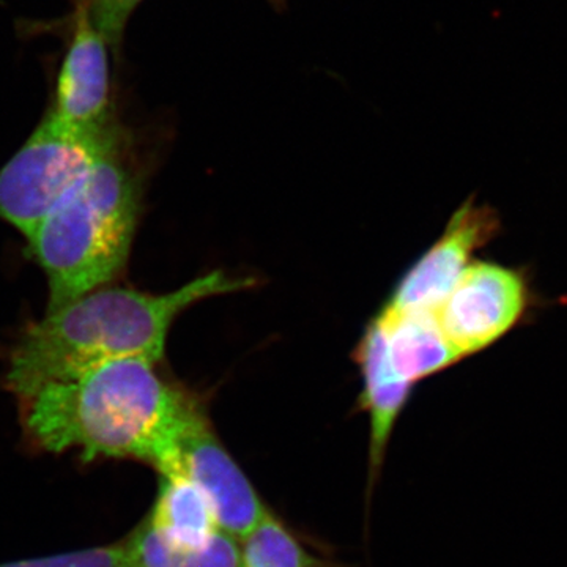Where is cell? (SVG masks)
Listing matches in <instances>:
<instances>
[{"instance_id": "12", "label": "cell", "mask_w": 567, "mask_h": 567, "mask_svg": "<svg viewBox=\"0 0 567 567\" xmlns=\"http://www.w3.org/2000/svg\"><path fill=\"white\" fill-rule=\"evenodd\" d=\"M235 540L218 532L203 546H182L145 522L125 546L132 567H241L240 546Z\"/></svg>"}, {"instance_id": "3", "label": "cell", "mask_w": 567, "mask_h": 567, "mask_svg": "<svg viewBox=\"0 0 567 567\" xmlns=\"http://www.w3.org/2000/svg\"><path fill=\"white\" fill-rule=\"evenodd\" d=\"M140 216V186L123 144L96 159L28 238L55 311L122 274Z\"/></svg>"}, {"instance_id": "14", "label": "cell", "mask_w": 567, "mask_h": 567, "mask_svg": "<svg viewBox=\"0 0 567 567\" xmlns=\"http://www.w3.org/2000/svg\"><path fill=\"white\" fill-rule=\"evenodd\" d=\"M0 567H132L125 544L70 551L54 557L2 563Z\"/></svg>"}, {"instance_id": "6", "label": "cell", "mask_w": 567, "mask_h": 567, "mask_svg": "<svg viewBox=\"0 0 567 567\" xmlns=\"http://www.w3.org/2000/svg\"><path fill=\"white\" fill-rule=\"evenodd\" d=\"M527 306V287L517 271L472 264L435 311L447 341L464 358L481 352L517 323Z\"/></svg>"}, {"instance_id": "11", "label": "cell", "mask_w": 567, "mask_h": 567, "mask_svg": "<svg viewBox=\"0 0 567 567\" xmlns=\"http://www.w3.org/2000/svg\"><path fill=\"white\" fill-rule=\"evenodd\" d=\"M147 524L182 546L199 547L221 532L203 492L183 476H162Z\"/></svg>"}, {"instance_id": "15", "label": "cell", "mask_w": 567, "mask_h": 567, "mask_svg": "<svg viewBox=\"0 0 567 567\" xmlns=\"http://www.w3.org/2000/svg\"><path fill=\"white\" fill-rule=\"evenodd\" d=\"M142 0H89V17L107 44H117L126 22Z\"/></svg>"}, {"instance_id": "10", "label": "cell", "mask_w": 567, "mask_h": 567, "mask_svg": "<svg viewBox=\"0 0 567 567\" xmlns=\"http://www.w3.org/2000/svg\"><path fill=\"white\" fill-rule=\"evenodd\" d=\"M377 319L385 333L391 365L412 385L457 363L462 358L447 341L435 312H395L383 308Z\"/></svg>"}, {"instance_id": "4", "label": "cell", "mask_w": 567, "mask_h": 567, "mask_svg": "<svg viewBox=\"0 0 567 567\" xmlns=\"http://www.w3.org/2000/svg\"><path fill=\"white\" fill-rule=\"evenodd\" d=\"M122 142L117 125L81 133L48 114L0 167V221L28 240L92 164Z\"/></svg>"}, {"instance_id": "2", "label": "cell", "mask_w": 567, "mask_h": 567, "mask_svg": "<svg viewBox=\"0 0 567 567\" xmlns=\"http://www.w3.org/2000/svg\"><path fill=\"white\" fill-rule=\"evenodd\" d=\"M252 284L216 270L169 293L100 287L48 311L22 331L9 353L6 386L18 399L41 383L111 361L141 358L159 363L171 327L182 312Z\"/></svg>"}, {"instance_id": "9", "label": "cell", "mask_w": 567, "mask_h": 567, "mask_svg": "<svg viewBox=\"0 0 567 567\" xmlns=\"http://www.w3.org/2000/svg\"><path fill=\"white\" fill-rule=\"evenodd\" d=\"M357 353L364 380L363 405L371 423V465L375 470L382 465L395 421L404 410L413 385L391 365L379 319L369 324Z\"/></svg>"}, {"instance_id": "7", "label": "cell", "mask_w": 567, "mask_h": 567, "mask_svg": "<svg viewBox=\"0 0 567 567\" xmlns=\"http://www.w3.org/2000/svg\"><path fill=\"white\" fill-rule=\"evenodd\" d=\"M498 229L486 205H462L439 241L402 278L385 309L435 312L472 265V257Z\"/></svg>"}, {"instance_id": "5", "label": "cell", "mask_w": 567, "mask_h": 567, "mask_svg": "<svg viewBox=\"0 0 567 567\" xmlns=\"http://www.w3.org/2000/svg\"><path fill=\"white\" fill-rule=\"evenodd\" d=\"M210 503L221 532L241 539L268 513L251 481L219 442L199 402L183 421L174 442L173 470Z\"/></svg>"}, {"instance_id": "1", "label": "cell", "mask_w": 567, "mask_h": 567, "mask_svg": "<svg viewBox=\"0 0 567 567\" xmlns=\"http://www.w3.org/2000/svg\"><path fill=\"white\" fill-rule=\"evenodd\" d=\"M18 404L22 429L41 451H76L85 462L134 458L166 476L175 436L197 402L156 363L126 358L41 383Z\"/></svg>"}, {"instance_id": "13", "label": "cell", "mask_w": 567, "mask_h": 567, "mask_svg": "<svg viewBox=\"0 0 567 567\" xmlns=\"http://www.w3.org/2000/svg\"><path fill=\"white\" fill-rule=\"evenodd\" d=\"M240 557L241 567H316L311 555L270 513L241 537Z\"/></svg>"}, {"instance_id": "8", "label": "cell", "mask_w": 567, "mask_h": 567, "mask_svg": "<svg viewBox=\"0 0 567 567\" xmlns=\"http://www.w3.org/2000/svg\"><path fill=\"white\" fill-rule=\"evenodd\" d=\"M106 44L89 17L87 7H80L76 31L59 73L54 104L48 112L76 132L102 133L115 125Z\"/></svg>"}]
</instances>
